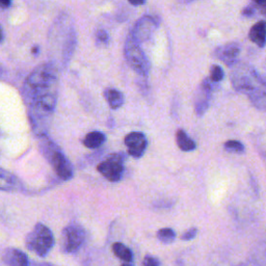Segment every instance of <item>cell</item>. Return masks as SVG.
<instances>
[{
  "instance_id": "obj_18",
  "label": "cell",
  "mask_w": 266,
  "mask_h": 266,
  "mask_svg": "<svg viewBox=\"0 0 266 266\" xmlns=\"http://www.w3.org/2000/svg\"><path fill=\"white\" fill-rule=\"evenodd\" d=\"M156 236H157L158 240H160L162 244L170 245L176 239V233L171 228H162L159 231H157Z\"/></svg>"
},
{
  "instance_id": "obj_24",
  "label": "cell",
  "mask_w": 266,
  "mask_h": 266,
  "mask_svg": "<svg viewBox=\"0 0 266 266\" xmlns=\"http://www.w3.org/2000/svg\"><path fill=\"white\" fill-rule=\"evenodd\" d=\"M259 12L266 17V0H254Z\"/></svg>"
},
{
  "instance_id": "obj_16",
  "label": "cell",
  "mask_w": 266,
  "mask_h": 266,
  "mask_svg": "<svg viewBox=\"0 0 266 266\" xmlns=\"http://www.w3.org/2000/svg\"><path fill=\"white\" fill-rule=\"evenodd\" d=\"M106 140V136L104 133L99 131H93L88 133L83 138V145L89 149H97L102 146Z\"/></svg>"
},
{
  "instance_id": "obj_17",
  "label": "cell",
  "mask_w": 266,
  "mask_h": 266,
  "mask_svg": "<svg viewBox=\"0 0 266 266\" xmlns=\"http://www.w3.org/2000/svg\"><path fill=\"white\" fill-rule=\"evenodd\" d=\"M113 252L120 260L124 262H132L133 260V254L131 249L123 245L122 242H114L113 245Z\"/></svg>"
},
{
  "instance_id": "obj_13",
  "label": "cell",
  "mask_w": 266,
  "mask_h": 266,
  "mask_svg": "<svg viewBox=\"0 0 266 266\" xmlns=\"http://www.w3.org/2000/svg\"><path fill=\"white\" fill-rule=\"evenodd\" d=\"M248 38L257 46L264 47L266 44V22L259 21L251 28Z\"/></svg>"
},
{
  "instance_id": "obj_9",
  "label": "cell",
  "mask_w": 266,
  "mask_h": 266,
  "mask_svg": "<svg viewBox=\"0 0 266 266\" xmlns=\"http://www.w3.org/2000/svg\"><path fill=\"white\" fill-rule=\"evenodd\" d=\"M125 146L129 155L134 158H140L145 154L148 140L142 132H131L124 138Z\"/></svg>"
},
{
  "instance_id": "obj_3",
  "label": "cell",
  "mask_w": 266,
  "mask_h": 266,
  "mask_svg": "<svg viewBox=\"0 0 266 266\" xmlns=\"http://www.w3.org/2000/svg\"><path fill=\"white\" fill-rule=\"evenodd\" d=\"M25 246L30 252L36 253L38 257H46L54 246L53 233L48 227L38 223L27 234Z\"/></svg>"
},
{
  "instance_id": "obj_8",
  "label": "cell",
  "mask_w": 266,
  "mask_h": 266,
  "mask_svg": "<svg viewBox=\"0 0 266 266\" xmlns=\"http://www.w3.org/2000/svg\"><path fill=\"white\" fill-rule=\"evenodd\" d=\"M46 153H49L47 156L51 167L53 168L56 174L62 180H70L73 177V168L71 163L66 158V156L62 154L57 147L48 148V151Z\"/></svg>"
},
{
  "instance_id": "obj_28",
  "label": "cell",
  "mask_w": 266,
  "mask_h": 266,
  "mask_svg": "<svg viewBox=\"0 0 266 266\" xmlns=\"http://www.w3.org/2000/svg\"><path fill=\"white\" fill-rule=\"evenodd\" d=\"M121 266H132V264H131V262H124Z\"/></svg>"
},
{
  "instance_id": "obj_4",
  "label": "cell",
  "mask_w": 266,
  "mask_h": 266,
  "mask_svg": "<svg viewBox=\"0 0 266 266\" xmlns=\"http://www.w3.org/2000/svg\"><path fill=\"white\" fill-rule=\"evenodd\" d=\"M124 54L131 69L134 70L139 76L147 78L149 72H150V61L148 60L145 52L140 48V44L129 36L125 42Z\"/></svg>"
},
{
  "instance_id": "obj_14",
  "label": "cell",
  "mask_w": 266,
  "mask_h": 266,
  "mask_svg": "<svg viewBox=\"0 0 266 266\" xmlns=\"http://www.w3.org/2000/svg\"><path fill=\"white\" fill-rule=\"evenodd\" d=\"M104 98L112 109H118L124 104V95L115 89H106L104 91Z\"/></svg>"
},
{
  "instance_id": "obj_22",
  "label": "cell",
  "mask_w": 266,
  "mask_h": 266,
  "mask_svg": "<svg viewBox=\"0 0 266 266\" xmlns=\"http://www.w3.org/2000/svg\"><path fill=\"white\" fill-rule=\"evenodd\" d=\"M197 234H198V229L197 228H190V229H189L186 232H184L182 234L181 239L184 240V241H190V240L195 238Z\"/></svg>"
},
{
  "instance_id": "obj_27",
  "label": "cell",
  "mask_w": 266,
  "mask_h": 266,
  "mask_svg": "<svg viewBox=\"0 0 266 266\" xmlns=\"http://www.w3.org/2000/svg\"><path fill=\"white\" fill-rule=\"evenodd\" d=\"M0 3H1V6L3 9H6V7H9L12 3V0H0Z\"/></svg>"
},
{
  "instance_id": "obj_5",
  "label": "cell",
  "mask_w": 266,
  "mask_h": 266,
  "mask_svg": "<svg viewBox=\"0 0 266 266\" xmlns=\"http://www.w3.org/2000/svg\"><path fill=\"white\" fill-rule=\"evenodd\" d=\"M85 239V231L78 224H70L64 228L60 235L59 245L62 252L74 253L78 251Z\"/></svg>"
},
{
  "instance_id": "obj_1",
  "label": "cell",
  "mask_w": 266,
  "mask_h": 266,
  "mask_svg": "<svg viewBox=\"0 0 266 266\" xmlns=\"http://www.w3.org/2000/svg\"><path fill=\"white\" fill-rule=\"evenodd\" d=\"M57 71L58 68L53 62H45L37 67L24 82L23 95L34 121L47 118L56 108L58 87Z\"/></svg>"
},
{
  "instance_id": "obj_25",
  "label": "cell",
  "mask_w": 266,
  "mask_h": 266,
  "mask_svg": "<svg viewBox=\"0 0 266 266\" xmlns=\"http://www.w3.org/2000/svg\"><path fill=\"white\" fill-rule=\"evenodd\" d=\"M255 10H256V7L251 4V5L247 6L246 9L242 11V15L246 16V17H251V16H253L255 14Z\"/></svg>"
},
{
  "instance_id": "obj_30",
  "label": "cell",
  "mask_w": 266,
  "mask_h": 266,
  "mask_svg": "<svg viewBox=\"0 0 266 266\" xmlns=\"http://www.w3.org/2000/svg\"><path fill=\"white\" fill-rule=\"evenodd\" d=\"M186 1H193V0H186Z\"/></svg>"
},
{
  "instance_id": "obj_20",
  "label": "cell",
  "mask_w": 266,
  "mask_h": 266,
  "mask_svg": "<svg viewBox=\"0 0 266 266\" xmlns=\"http://www.w3.org/2000/svg\"><path fill=\"white\" fill-rule=\"evenodd\" d=\"M224 78V71L220 66L213 65L210 70V79L213 82H220Z\"/></svg>"
},
{
  "instance_id": "obj_7",
  "label": "cell",
  "mask_w": 266,
  "mask_h": 266,
  "mask_svg": "<svg viewBox=\"0 0 266 266\" xmlns=\"http://www.w3.org/2000/svg\"><path fill=\"white\" fill-rule=\"evenodd\" d=\"M158 26L159 19L157 17H155V16H144L133 25L129 37H131L138 44L145 43L150 40Z\"/></svg>"
},
{
  "instance_id": "obj_29",
  "label": "cell",
  "mask_w": 266,
  "mask_h": 266,
  "mask_svg": "<svg viewBox=\"0 0 266 266\" xmlns=\"http://www.w3.org/2000/svg\"><path fill=\"white\" fill-rule=\"evenodd\" d=\"M38 47H35L33 48V53H38Z\"/></svg>"
},
{
  "instance_id": "obj_23",
  "label": "cell",
  "mask_w": 266,
  "mask_h": 266,
  "mask_svg": "<svg viewBox=\"0 0 266 266\" xmlns=\"http://www.w3.org/2000/svg\"><path fill=\"white\" fill-rule=\"evenodd\" d=\"M143 264H144V266H160V262L157 258H155L150 255H147L144 258Z\"/></svg>"
},
{
  "instance_id": "obj_19",
  "label": "cell",
  "mask_w": 266,
  "mask_h": 266,
  "mask_svg": "<svg viewBox=\"0 0 266 266\" xmlns=\"http://www.w3.org/2000/svg\"><path fill=\"white\" fill-rule=\"evenodd\" d=\"M225 149L227 151L230 152H236V153H244L245 152V146L242 145L238 140H228V142H226L224 145Z\"/></svg>"
},
{
  "instance_id": "obj_6",
  "label": "cell",
  "mask_w": 266,
  "mask_h": 266,
  "mask_svg": "<svg viewBox=\"0 0 266 266\" xmlns=\"http://www.w3.org/2000/svg\"><path fill=\"white\" fill-rule=\"evenodd\" d=\"M99 173L111 182H118L124 173V156L121 153H113L97 167Z\"/></svg>"
},
{
  "instance_id": "obj_15",
  "label": "cell",
  "mask_w": 266,
  "mask_h": 266,
  "mask_svg": "<svg viewBox=\"0 0 266 266\" xmlns=\"http://www.w3.org/2000/svg\"><path fill=\"white\" fill-rule=\"evenodd\" d=\"M176 142L180 150L184 152L193 151L194 149L197 148L194 140H192L189 135H187V133L183 129H179L176 132Z\"/></svg>"
},
{
  "instance_id": "obj_10",
  "label": "cell",
  "mask_w": 266,
  "mask_h": 266,
  "mask_svg": "<svg viewBox=\"0 0 266 266\" xmlns=\"http://www.w3.org/2000/svg\"><path fill=\"white\" fill-rule=\"evenodd\" d=\"M212 82L209 78L202 81L199 91L194 98V108L198 115L204 114L209 107V101L212 93Z\"/></svg>"
},
{
  "instance_id": "obj_26",
  "label": "cell",
  "mask_w": 266,
  "mask_h": 266,
  "mask_svg": "<svg viewBox=\"0 0 266 266\" xmlns=\"http://www.w3.org/2000/svg\"><path fill=\"white\" fill-rule=\"evenodd\" d=\"M129 3L134 5V6H137V5H142L146 2V0H128Z\"/></svg>"
},
{
  "instance_id": "obj_21",
  "label": "cell",
  "mask_w": 266,
  "mask_h": 266,
  "mask_svg": "<svg viewBox=\"0 0 266 266\" xmlns=\"http://www.w3.org/2000/svg\"><path fill=\"white\" fill-rule=\"evenodd\" d=\"M96 40L100 44H107L109 41V36L107 34V31L104 29H99L96 33Z\"/></svg>"
},
{
  "instance_id": "obj_2",
  "label": "cell",
  "mask_w": 266,
  "mask_h": 266,
  "mask_svg": "<svg viewBox=\"0 0 266 266\" xmlns=\"http://www.w3.org/2000/svg\"><path fill=\"white\" fill-rule=\"evenodd\" d=\"M50 52L53 62L57 68H65L72 58L76 47V30L69 16L58 17L50 30Z\"/></svg>"
},
{
  "instance_id": "obj_12",
  "label": "cell",
  "mask_w": 266,
  "mask_h": 266,
  "mask_svg": "<svg viewBox=\"0 0 266 266\" xmlns=\"http://www.w3.org/2000/svg\"><path fill=\"white\" fill-rule=\"evenodd\" d=\"M2 261L7 266H28L27 255L15 247H6L2 252Z\"/></svg>"
},
{
  "instance_id": "obj_11",
  "label": "cell",
  "mask_w": 266,
  "mask_h": 266,
  "mask_svg": "<svg viewBox=\"0 0 266 266\" xmlns=\"http://www.w3.org/2000/svg\"><path fill=\"white\" fill-rule=\"evenodd\" d=\"M240 47L236 43H230L218 47L215 49V57L222 60L227 66H232L236 62V59L239 56Z\"/></svg>"
}]
</instances>
